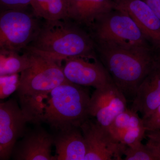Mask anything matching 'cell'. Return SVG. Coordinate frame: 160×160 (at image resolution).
I'll use <instances>...</instances> for the list:
<instances>
[{"mask_svg": "<svg viewBox=\"0 0 160 160\" xmlns=\"http://www.w3.org/2000/svg\"><path fill=\"white\" fill-rule=\"evenodd\" d=\"M55 160H84L86 142L80 127H69L59 131L54 137Z\"/></svg>", "mask_w": 160, "mask_h": 160, "instance_id": "5bb4252c", "label": "cell"}, {"mask_svg": "<svg viewBox=\"0 0 160 160\" xmlns=\"http://www.w3.org/2000/svg\"><path fill=\"white\" fill-rule=\"evenodd\" d=\"M146 130L142 118L133 110L130 126L124 132L120 142L126 146H132L142 143L146 136Z\"/></svg>", "mask_w": 160, "mask_h": 160, "instance_id": "ac0fdd59", "label": "cell"}, {"mask_svg": "<svg viewBox=\"0 0 160 160\" xmlns=\"http://www.w3.org/2000/svg\"><path fill=\"white\" fill-rule=\"evenodd\" d=\"M90 97L87 89L67 82L52 89L43 103L36 123L44 122L59 130L80 127L90 118Z\"/></svg>", "mask_w": 160, "mask_h": 160, "instance_id": "277c9868", "label": "cell"}, {"mask_svg": "<svg viewBox=\"0 0 160 160\" xmlns=\"http://www.w3.org/2000/svg\"><path fill=\"white\" fill-rule=\"evenodd\" d=\"M54 137L42 128L26 132L15 146L12 156L17 160H55L51 154Z\"/></svg>", "mask_w": 160, "mask_h": 160, "instance_id": "7c38bea8", "label": "cell"}, {"mask_svg": "<svg viewBox=\"0 0 160 160\" xmlns=\"http://www.w3.org/2000/svg\"><path fill=\"white\" fill-rule=\"evenodd\" d=\"M160 106V66L144 80L138 88L131 109L142 115H151Z\"/></svg>", "mask_w": 160, "mask_h": 160, "instance_id": "4fadbf2b", "label": "cell"}, {"mask_svg": "<svg viewBox=\"0 0 160 160\" xmlns=\"http://www.w3.org/2000/svg\"><path fill=\"white\" fill-rule=\"evenodd\" d=\"M114 8L126 12L150 44L160 49V20L143 0H112Z\"/></svg>", "mask_w": 160, "mask_h": 160, "instance_id": "8fae6325", "label": "cell"}, {"mask_svg": "<svg viewBox=\"0 0 160 160\" xmlns=\"http://www.w3.org/2000/svg\"><path fill=\"white\" fill-rule=\"evenodd\" d=\"M142 119L146 131L160 130V106L153 113Z\"/></svg>", "mask_w": 160, "mask_h": 160, "instance_id": "603a6c76", "label": "cell"}, {"mask_svg": "<svg viewBox=\"0 0 160 160\" xmlns=\"http://www.w3.org/2000/svg\"><path fill=\"white\" fill-rule=\"evenodd\" d=\"M64 61L63 72L70 82L98 89L113 82L105 66L97 60L92 62L84 58L73 57Z\"/></svg>", "mask_w": 160, "mask_h": 160, "instance_id": "30bf717a", "label": "cell"}, {"mask_svg": "<svg viewBox=\"0 0 160 160\" xmlns=\"http://www.w3.org/2000/svg\"><path fill=\"white\" fill-rule=\"evenodd\" d=\"M148 140L146 145L152 152L157 160H160V130L146 131Z\"/></svg>", "mask_w": 160, "mask_h": 160, "instance_id": "7402d4cb", "label": "cell"}, {"mask_svg": "<svg viewBox=\"0 0 160 160\" xmlns=\"http://www.w3.org/2000/svg\"><path fill=\"white\" fill-rule=\"evenodd\" d=\"M29 122L16 101L10 99L0 104V160L11 157L17 141L27 132Z\"/></svg>", "mask_w": 160, "mask_h": 160, "instance_id": "ba28073f", "label": "cell"}, {"mask_svg": "<svg viewBox=\"0 0 160 160\" xmlns=\"http://www.w3.org/2000/svg\"><path fill=\"white\" fill-rule=\"evenodd\" d=\"M114 8L112 0H69V19L90 27L98 18Z\"/></svg>", "mask_w": 160, "mask_h": 160, "instance_id": "9a60e30c", "label": "cell"}, {"mask_svg": "<svg viewBox=\"0 0 160 160\" xmlns=\"http://www.w3.org/2000/svg\"><path fill=\"white\" fill-rule=\"evenodd\" d=\"M26 9L2 10L0 14L1 50L20 52L31 44L41 24Z\"/></svg>", "mask_w": 160, "mask_h": 160, "instance_id": "8992f818", "label": "cell"}, {"mask_svg": "<svg viewBox=\"0 0 160 160\" xmlns=\"http://www.w3.org/2000/svg\"><path fill=\"white\" fill-rule=\"evenodd\" d=\"M160 20V0H143Z\"/></svg>", "mask_w": 160, "mask_h": 160, "instance_id": "d4e9b609", "label": "cell"}, {"mask_svg": "<svg viewBox=\"0 0 160 160\" xmlns=\"http://www.w3.org/2000/svg\"><path fill=\"white\" fill-rule=\"evenodd\" d=\"M127 100L113 82L96 89L90 98V117L108 130L114 119L127 109Z\"/></svg>", "mask_w": 160, "mask_h": 160, "instance_id": "9c48e42d", "label": "cell"}, {"mask_svg": "<svg viewBox=\"0 0 160 160\" xmlns=\"http://www.w3.org/2000/svg\"><path fill=\"white\" fill-rule=\"evenodd\" d=\"M133 112L132 109L127 108L117 116L109 127L108 131L118 142L130 126Z\"/></svg>", "mask_w": 160, "mask_h": 160, "instance_id": "d6986e66", "label": "cell"}, {"mask_svg": "<svg viewBox=\"0 0 160 160\" xmlns=\"http://www.w3.org/2000/svg\"><path fill=\"white\" fill-rule=\"evenodd\" d=\"M32 0H0L2 10L7 9H26Z\"/></svg>", "mask_w": 160, "mask_h": 160, "instance_id": "cb8c5ba5", "label": "cell"}, {"mask_svg": "<svg viewBox=\"0 0 160 160\" xmlns=\"http://www.w3.org/2000/svg\"><path fill=\"white\" fill-rule=\"evenodd\" d=\"M29 52L31 64L21 72L17 91L21 109L29 122L36 123L42 111L43 102L52 90L69 81L59 63Z\"/></svg>", "mask_w": 160, "mask_h": 160, "instance_id": "3957f363", "label": "cell"}, {"mask_svg": "<svg viewBox=\"0 0 160 160\" xmlns=\"http://www.w3.org/2000/svg\"><path fill=\"white\" fill-rule=\"evenodd\" d=\"M33 14L46 20L69 19V0H32Z\"/></svg>", "mask_w": 160, "mask_h": 160, "instance_id": "2e32d148", "label": "cell"}, {"mask_svg": "<svg viewBox=\"0 0 160 160\" xmlns=\"http://www.w3.org/2000/svg\"><path fill=\"white\" fill-rule=\"evenodd\" d=\"M90 27L96 42L113 43L129 48H150V43L137 24L121 9L114 8L102 15Z\"/></svg>", "mask_w": 160, "mask_h": 160, "instance_id": "5b68a950", "label": "cell"}, {"mask_svg": "<svg viewBox=\"0 0 160 160\" xmlns=\"http://www.w3.org/2000/svg\"><path fill=\"white\" fill-rule=\"evenodd\" d=\"M103 66L127 100L134 99L138 88L160 61L151 48H129L106 42H96Z\"/></svg>", "mask_w": 160, "mask_h": 160, "instance_id": "6da1fadb", "label": "cell"}, {"mask_svg": "<svg viewBox=\"0 0 160 160\" xmlns=\"http://www.w3.org/2000/svg\"><path fill=\"white\" fill-rule=\"evenodd\" d=\"M86 142L84 160H122L126 146L116 140L95 120L87 119L80 126Z\"/></svg>", "mask_w": 160, "mask_h": 160, "instance_id": "52a82bcc", "label": "cell"}, {"mask_svg": "<svg viewBox=\"0 0 160 160\" xmlns=\"http://www.w3.org/2000/svg\"><path fill=\"white\" fill-rule=\"evenodd\" d=\"M20 76L18 73L0 76V98L1 99L9 97L17 91L19 85Z\"/></svg>", "mask_w": 160, "mask_h": 160, "instance_id": "44dd1931", "label": "cell"}, {"mask_svg": "<svg viewBox=\"0 0 160 160\" xmlns=\"http://www.w3.org/2000/svg\"><path fill=\"white\" fill-rule=\"evenodd\" d=\"M124 156L126 160H157L149 147L142 142L134 146H126Z\"/></svg>", "mask_w": 160, "mask_h": 160, "instance_id": "ffe728a7", "label": "cell"}, {"mask_svg": "<svg viewBox=\"0 0 160 160\" xmlns=\"http://www.w3.org/2000/svg\"><path fill=\"white\" fill-rule=\"evenodd\" d=\"M17 52L1 50L0 76L21 73L31 64V56L29 51L22 55Z\"/></svg>", "mask_w": 160, "mask_h": 160, "instance_id": "e0dca14e", "label": "cell"}, {"mask_svg": "<svg viewBox=\"0 0 160 160\" xmlns=\"http://www.w3.org/2000/svg\"><path fill=\"white\" fill-rule=\"evenodd\" d=\"M69 19L46 20L26 49L55 61L61 65L68 58L96 60L92 38Z\"/></svg>", "mask_w": 160, "mask_h": 160, "instance_id": "7a4b0ae2", "label": "cell"}]
</instances>
